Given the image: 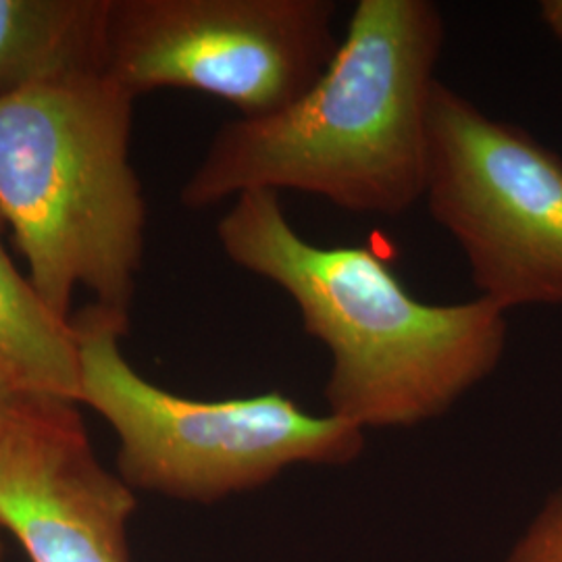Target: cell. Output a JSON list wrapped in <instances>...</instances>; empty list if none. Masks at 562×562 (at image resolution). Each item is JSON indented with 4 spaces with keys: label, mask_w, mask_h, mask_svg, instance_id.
Returning a JSON list of instances; mask_svg holds the SVG:
<instances>
[{
    "label": "cell",
    "mask_w": 562,
    "mask_h": 562,
    "mask_svg": "<svg viewBox=\"0 0 562 562\" xmlns=\"http://www.w3.org/2000/svg\"><path fill=\"white\" fill-rule=\"evenodd\" d=\"M443 42L431 0H359L338 53L299 101L217 130L181 186L183 209L288 190L357 215L401 217L425 196Z\"/></svg>",
    "instance_id": "cell-1"
},
{
    "label": "cell",
    "mask_w": 562,
    "mask_h": 562,
    "mask_svg": "<svg viewBox=\"0 0 562 562\" xmlns=\"http://www.w3.org/2000/svg\"><path fill=\"white\" fill-rule=\"evenodd\" d=\"M217 240L229 261L294 302L302 329L329 355L327 415L361 431L438 419L503 361L501 306L417 301L371 248L302 238L276 192L234 199Z\"/></svg>",
    "instance_id": "cell-2"
},
{
    "label": "cell",
    "mask_w": 562,
    "mask_h": 562,
    "mask_svg": "<svg viewBox=\"0 0 562 562\" xmlns=\"http://www.w3.org/2000/svg\"><path fill=\"white\" fill-rule=\"evenodd\" d=\"M134 101L102 71L0 99V217L65 322L80 285L102 308L132 313L146 232L130 161Z\"/></svg>",
    "instance_id": "cell-3"
},
{
    "label": "cell",
    "mask_w": 562,
    "mask_h": 562,
    "mask_svg": "<svg viewBox=\"0 0 562 562\" xmlns=\"http://www.w3.org/2000/svg\"><path fill=\"white\" fill-rule=\"evenodd\" d=\"M80 352L78 402L120 438V477L132 490L217 503L257 490L296 464L340 467L364 431L313 415L281 392L194 401L144 380L121 352L130 319L99 304L71 322Z\"/></svg>",
    "instance_id": "cell-4"
},
{
    "label": "cell",
    "mask_w": 562,
    "mask_h": 562,
    "mask_svg": "<svg viewBox=\"0 0 562 562\" xmlns=\"http://www.w3.org/2000/svg\"><path fill=\"white\" fill-rule=\"evenodd\" d=\"M477 296L503 311L562 304V159L438 81L425 196Z\"/></svg>",
    "instance_id": "cell-5"
},
{
    "label": "cell",
    "mask_w": 562,
    "mask_h": 562,
    "mask_svg": "<svg viewBox=\"0 0 562 562\" xmlns=\"http://www.w3.org/2000/svg\"><path fill=\"white\" fill-rule=\"evenodd\" d=\"M336 13L331 0H109L104 74L132 97L180 88L261 120L322 78Z\"/></svg>",
    "instance_id": "cell-6"
},
{
    "label": "cell",
    "mask_w": 562,
    "mask_h": 562,
    "mask_svg": "<svg viewBox=\"0 0 562 562\" xmlns=\"http://www.w3.org/2000/svg\"><path fill=\"white\" fill-rule=\"evenodd\" d=\"M134 490L104 469L76 402L23 394L0 436V525L32 562H130Z\"/></svg>",
    "instance_id": "cell-7"
},
{
    "label": "cell",
    "mask_w": 562,
    "mask_h": 562,
    "mask_svg": "<svg viewBox=\"0 0 562 562\" xmlns=\"http://www.w3.org/2000/svg\"><path fill=\"white\" fill-rule=\"evenodd\" d=\"M109 0H0V99L104 74Z\"/></svg>",
    "instance_id": "cell-8"
},
{
    "label": "cell",
    "mask_w": 562,
    "mask_h": 562,
    "mask_svg": "<svg viewBox=\"0 0 562 562\" xmlns=\"http://www.w3.org/2000/svg\"><path fill=\"white\" fill-rule=\"evenodd\" d=\"M0 373L23 394L76 402L80 352L71 322L57 317L0 240Z\"/></svg>",
    "instance_id": "cell-9"
},
{
    "label": "cell",
    "mask_w": 562,
    "mask_h": 562,
    "mask_svg": "<svg viewBox=\"0 0 562 562\" xmlns=\"http://www.w3.org/2000/svg\"><path fill=\"white\" fill-rule=\"evenodd\" d=\"M504 562H562V492L550 496Z\"/></svg>",
    "instance_id": "cell-10"
},
{
    "label": "cell",
    "mask_w": 562,
    "mask_h": 562,
    "mask_svg": "<svg viewBox=\"0 0 562 562\" xmlns=\"http://www.w3.org/2000/svg\"><path fill=\"white\" fill-rule=\"evenodd\" d=\"M23 392H20L13 383L9 382L2 373H0V436L4 431V427L11 422L18 404H20Z\"/></svg>",
    "instance_id": "cell-11"
},
{
    "label": "cell",
    "mask_w": 562,
    "mask_h": 562,
    "mask_svg": "<svg viewBox=\"0 0 562 562\" xmlns=\"http://www.w3.org/2000/svg\"><path fill=\"white\" fill-rule=\"evenodd\" d=\"M540 15L550 34L562 44V0H543Z\"/></svg>",
    "instance_id": "cell-12"
},
{
    "label": "cell",
    "mask_w": 562,
    "mask_h": 562,
    "mask_svg": "<svg viewBox=\"0 0 562 562\" xmlns=\"http://www.w3.org/2000/svg\"><path fill=\"white\" fill-rule=\"evenodd\" d=\"M0 529H2V525H0ZM0 562H2V543H0Z\"/></svg>",
    "instance_id": "cell-13"
}]
</instances>
